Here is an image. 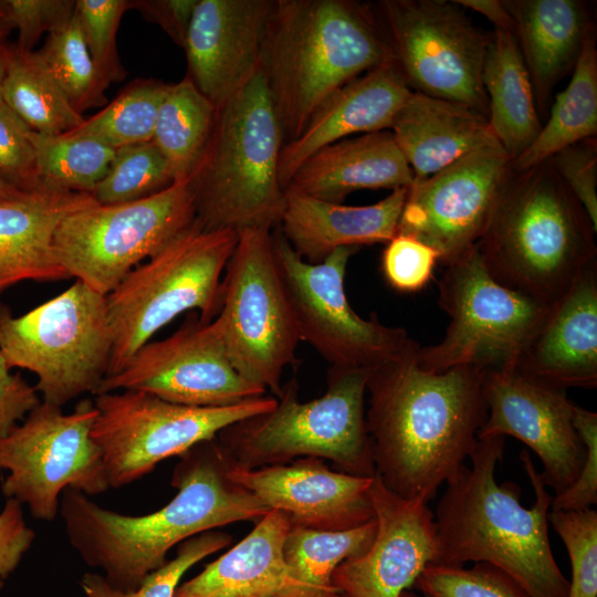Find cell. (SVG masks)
Instances as JSON below:
<instances>
[{
  "label": "cell",
  "mask_w": 597,
  "mask_h": 597,
  "mask_svg": "<svg viewBox=\"0 0 597 597\" xmlns=\"http://www.w3.org/2000/svg\"><path fill=\"white\" fill-rule=\"evenodd\" d=\"M597 135V48L593 23L584 39L567 87L552 106L535 140L512 160L513 171L545 163L557 151Z\"/></svg>",
  "instance_id": "1f68e13d"
},
{
  "label": "cell",
  "mask_w": 597,
  "mask_h": 597,
  "mask_svg": "<svg viewBox=\"0 0 597 597\" xmlns=\"http://www.w3.org/2000/svg\"><path fill=\"white\" fill-rule=\"evenodd\" d=\"M408 188L367 206H346L286 189L279 223L293 250L308 263H321L344 247L387 243L398 232Z\"/></svg>",
  "instance_id": "d4e9b609"
},
{
  "label": "cell",
  "mask_w": 597,
  "mask_h": 597,
  "mask_svg": "<svg viewBox=\"0 0 597 597\" xmlns=\"http://www.w3.org/2000/svg\"><path fill=\"white\" fill-rule=\"evenodd\" d=\"M133 8L127 0H76L85 43L101 80L108 86L125 77L116 49V33L124 12Z\"/></svg>",
  "instance_id": "7bdbcfd3"
},
{
  "label": "cell",
  "mask_w": 597,
  "mask_h": 597,
  "mask_svg": "<svg viewBox=\"0 0 597 597\" xmlns=\"http://www.w3.org/2000/svg\"><path fill=\"white\" fill-rule=\"evenodd\" d=\"M596 230L545 161L512 170L476 248L494 280L549 305L597 261Z\"/></svg>",
  "instance_id": "5b68a950"
},
{
  "label": "cell",
  "mask_w": 597,
  "mask_h": 597,
  "mask_svg": "<svg viewBox=\"0 0 597 597\" xmlns=\"http://www.w3.org/2000/svg\"><path fill=\"white\" fill-rule=\"evenodd\" d=\"M413 174L389 129L347 137L313 153L286 189L342 203L363 189L409 188Z\"/></svg>",
  "instance_id": "4316f807"
},
{
  "label": "cell",
  "mask_w": 597,
  "mask_h": 597,
  "mask_svg": "<svg viewBox=\"0 0 597 597\" xmlns=\"http://www.w3.org/2000/svg\"><path fill=\"white\" fill-rule=\"evenodd\" d=\"M399 597H419V596L410 590H405L404 593H401Z\"/></svg>",
  "instance_id": "9f6ffc18"
},
{
  "label": "cell",
  "mask_w": 597,
  "mask_h": 597,
  "mask_svg": "<svg viewBox=\"0 0 597 597\" xmlns=\"http://www.w3.org/2000/svg\"><path fill=\"white\" fill-rule=\"evenodd\" d=\"M486 420L478 439L511 436L541 459L553 511H584L597 503V413L567 398L566 389L517 363L486 369Z\"/></svg>",
  "instance_id": "ba28073f"
},
{
  "label": "cell",
  "mask_w": 597,
  "mask_h": 597,
  "mask_svg": "<svg viewBox=\"0 0 597 597\" xmlns=\"http://www.w3.org/2000/svg\"><path fill=\"white\" fill-rule=\"evenodd\" d=\"M282 127L259 73L217 107L203 155L189 178L205 230L279 227L285 203L279 165Z\"/></svg>",
  "instance_id": "8992f818"
},
{
  "label": "cell",
  "mask_w": 597,
  "mask_h": 597,
  "mask_svg": "<svg viewBox=\"0 0 597 597\" xmlns=\"http://www.w3.org/2000/svg\"><path fill=\"white\" fill-rule=\"evenodd\" d=\"M0 352V437L21 422L40 402L41 397L19 374L11 373Z\"/></svg>",
  "instance_id": "681fc988"
},
{
  "label": "cell",
  "mask_w": 597,
  "mask_h": 597,
  "mask_svg": "<svg viewBox=\"0 0 597 597\" xmlns=\"http://www.w3.org/2000/svg\"><path fill=\"white\" fill-rule=\"evenodd\" d=\"M171 474L177 494L159 510L125 515L66 489L60 512L72 547L116 589L133 591L167 562L171 547L241 521H259L270 509L229 475L231 460L217 439L181 454Z\"/></svg>",
  "instance_id": "7a4b0ae2"
},
{
  "label": "cell",
  "mask_w": 597,
  "mask_h": 597,
  "mask_svg": "<svg viewBox=\"0 0 597 597\" xmlns=\"http://www.w3.org/2000/svg\"><path fill=\"white\" fill-rule=\"evenodd\" d=\"M464 9H471L494 24V29L515 32V23L503 0H454ZM515 35V34H514Z\"/></svg>",
  "instance_id": "816d5d0a"
},
{
  "label": "cell",
  "mask_w": 597,
  "mask_h": 597,
  "mask_svg": "<svg viewBox=\"0 0 597 597\" xmlns=\"http://www.w3.org/2000/svg\"><path fill=\"white\" fill-rule=\"evenodd\" d=\"M112 350L106 295L81 281L19 316L0 303V352L11 368L36 376L34 387L46 404L62 408L95 395Z\"/></svg>",
  "instance_id": "30bf717a"
},
{
  "label": "cell",
  "mask_w": 597,
  "mask_h": 597,
  "mask_svg": "<svg viewBox=\"0 0 597 597\" xmlns=\"http://www.w3.org/2000/svg\"><path fill=\"white\" fill-rule=\"evenodd\" d=\"M238 237L233 230H205L195 219L106 295L113 331L106 376L178 315L191 310L205 321L218 315L222 274Z\"/></svg>",
  "instance_id": "9c48e42d"
},
{
  "label": "cell",
  "mask_w": 597,
  "mask_h": 597,
  "mask_svg": "<svg viewBox=\"0 0 597 597\" xmlns=\"http://www.w3.org/2000/svg\"><path fill=\"white\" fill-rule=\"evenodd\" d=\"M168 87L169 84L158 80H136L69 134L94 139L113 149L149 142Z\"/></svg>",
  "instance_id": "8d00e7d4"
},
{
  "label": "cell",
  "mask_w": 597,
  "mask_h": 597,
  "mask_svg": "<svg viewBox=\"0 0 597 597\" xmlns=\"http://www.w3.org/2000/svg\"><path fill=\"white\" fill-rule=\"evenodd\" d=\"M290 528L286 514L270 510L237 545L179 585L174 597H275L285 579L283 544Z\"/></svg>",
  "instance_id": "f546056e"
},
{
  "label": "cell",
  "mask_w": 597,
  "mask_h": 597,
  "mask_svg": "<svg viewBox=\"0 0 597 597\" xmlns=\"http://www.w3.org/2000/svg\"><path fill=\"white\" fill-rule=\"evenodd\" d=\"M214 320L234 368L276 397L301 341L275 265L272 230L239 232Z\"/></svg>",
  "instance_id": "4fadbf2b"
},
{
  "label": "cell",
  "mask_w": 597,
  "mask_h": 597,
  "mask_svg": "<svg viewBox=\"0 0 597 597\" xmlns=\"http://www.w3.org/2000/svg\"><path fill=\"white\" fill-rule=\"evenodd\" d=\"M92 438L98 446L109 488L119 489L149 474L161 461L180 457L226 427L266 412L274 396L226 407L172 404L137 390L96 395Z\"/></svg>",
  "instance_id": "5bb4252c"
},
{
  "label": "cell",
  "mask_w": 597,
  "mask_h": 597,
  "mask_svg": "<svg viewBox=\"0 0 597 597\" xmlns=\"http://www.w3.org/2000/svg\"><path fill=\"white\" fill-rule=\"evenodd\" d=\"M499 142L483 145L422 180H413L398 224L449 264L478 244L512 172Z\"/></svg>",
  "instance_id": "d6986e66"
},
{
  "label": "cell",
  "mask_w": 597,
  "mask_h": 597,
  "mask_svg": "<svg viewBox=\"0 0 597 597\" xmlns=\"http://www.w3.org/2000/svg\"><path fill=\"white\" fill-rule=\"evenodd\" d=\"M517 364L566 390L596 388L597 261L549 304Z\"/></svg>",
  "instance_id": "603a6c76"
},
{
  "label": "cell",
  "mask_w": 597,
  "mask_h": 597,
  "mask_svg": "<svg viewBox=\"0 0 597 597\" xmlns=\"http://www.w3.org/2000/svg\"><path fill=\"white\" fill-rule=\"evenodd\" d=\"M231 535L221 531H208L179 544L172 559L150 573L133 591L111 586L103 575L85 573L80 586L85 597H174L181 577L197 563L231 543Z\"/></svg>",
  "instance_id": "ab89813d"
},
{
  "label": "cell",
  "mask_w": 597,
  "mask_h": 597,
  "mask_svg": "<svg viewBox=\"0 0 597 597\" xmlns=\"http://www.w3.org/2000/svg\"><path fill=\"white\" fill-rule=\"evenodd\" d=\"M217 107L186 76L169 84L159 106L153 143L166 159L175 181L195 172L210 138Z\"/></svg>",
  "instance_id": "836d02e7"
},
{
  "label": "cell",
  "mask_w": 597,
  "mask_h": 597,
  "mask_svg": "<svg viewBox=\"0 0 597 597\" xmlns=\"http://www.w3.org/2000/svg\"><path fill=\"white\" fill-rule=\"evenodd\" d=\"M376 533V519L342 532L291 526L283 544L285 579L275 597H341L332 579L335 568L366 552Z\"/></svg>",
  "instance_id": "d6a6232c"
},
{
  "label": "cell",
  "mask_w": 597,
  "mask_h": 597,
  "mask_svg": "<svg viewBox=\"0 0 597 597\" xmlns=\"http://www.w3.org/2000/svg\"><path fill=\"white\" fill-rule=\"evenodd\" d=\"M439 255L420 240L397 233L381 255L383 274L394 290L416 293L425 289L433 276Z\"/></svg>",
  "instance_id": "ee69618b"
},
{
  "label": "cell",
  "mask_w": 597,
  "mask_h": 597,
  "mask_svg": "<svg viewBox=\"0 0 597 597\" xmlns=\"http://www.w3.org/2000/svg\"><path fill=\"white\" fill-rule=\"evenodd\" d=\"M411 92L394 59L335 91L303 132L283 145L279 165L283 189L302 163L324 146L357 134L390 129Z\"/></svg>",
  "instance_id": "cb8c5ba5"
},
{
  "label": "cell",
  "mask_w": 597,
  "mask_h": 597,
  "mask_svg": "<svg viewBox=\"0 0 597 597\" xmlns=\"http://www.w3.org/2000/svg\"><path fill=\"white\" fill-rule=\"evenodd\" d=\"M34 538L35 533L25 522L22 504L7 499L0 512V590L31 548Z\"/></svg>",
  "instance_id": "c3c4849f"
},
{
  "label": "cell",
  "mask_w": 597,
  "mask_h": 597,
  "mask_svg": "<svg viewBox=\"0 0 597 597\" xmlns=\"http://www.w3.org/2000/svg\"><path fill=\"white\" fill-rule=\"evenodd\" d=\"M31 128L0 102V177L20 191L44 188L38 176Z\"/></svg>",
  "instance_id": "f6af8a7d"
},
{
  "label": "cell",
  "mask_w": 597,
  "mask_h": 597,
  "mask_svg": "<svg viewBox=\"0 0 597 597\" xmlns=\"http://www.w3.org/2000/svg\"><path fill=\"white\" fill-rule=\"evenodd\" d=\"M145 17L157 23L169 38L184 46L198 0L132 1Z\"/></svg>",
  "instance_id": "f907efd6"
},
{
  "label": "cell",
  "mask_w": 597,
  "mask_h": 597,
  "mask_svg": "<svg viewBox=\"0 0 597 597\" xmlns=\"http://www.w3.org/2000/svg\"><path fill=\"white\" fill-rule=\"evenodd\" d=\"M419 346L412 339L370 369L366 427L375 475L400 498L429 502L457 475L478 441L488 416L485 369H422Z\"/></svg>",
  "instance_id": "6da1fadb"
},
{
  "label": "cell",
  "mask_w": 597,
  "mask_h": 597,
  "mask_svg": "<svg viewBox=\"0 0 597 597\" xmlns=\"http://www.w3.org/2000/svg\"><path fill=\"white\" fill-rule=\"evenodd\" d=\"M12 30L8 23L4 21L1 12H0V42H3L4 38L8 35V33Z\"/></svg>",
  "instance_id": "11a10c76"
},
{
  "label": "cell",
  "mask_w": 597,
  "mask_h": 597,
  "mask_svg": "<svg viewBox=\"0 0 597 597\" xmlns=\"http://www.w3.org/2000/svg\"><path fill=\"white\" fill-rule=\"evenodd\" d=\"M92 193L40 188L0 201V293L23 281L70 279L53 237L70 213L96 205Z\"/></svg>",
  "instance_id": "484cf974"
},
{
  "label": "cell",
  "mask_w": 597,
  "mask_h": 597,
  "mask_svg": "<svg viewBox=\"0 0 597 597\" xmlns=\"http://www.w3.org/2000/svg\"><path fill=\"white\" fill-rule=\"evenodd\" d=\"M546 161L563 179L597 229V142L588 138L553 155Z\"/></svg>",
  "instance_id": "7dc6e473"
},
{
  "label": "cell",
  "mask_w": 597,
  "mask_h": 597,
  "mask_svg": "<svg viewBox=\"0 0 597 597\" xmlns=\"http://www.w3.org/2000/svg\"><path fill=\"white\" fill-rule=\"evenodd\" d=\"M389 130L413 180L426 179L476 148L498 142L486 115L463 103L413 91Z\"/></svg>",
  "instance_id": "83f0119b"
},
{
  "label": "cell",
  "mask_w": 597,
  "mask_h": 597,
  "mask_svg": "<svg viewBox=\"0 0 597 597\" xmlns=\"http://www.w3.org/2000/svg\"><path fill=\"white\" fill-rule=\"evenodd\" d=\"M482 83L490 127L513 160L530 147L543 126L514 33L494 29L490 34Z\"/></svg>",
  "instance_id": "4dcf8cb0"
},
{
  "label": "cell",
  "mask_w": 597,
  "mask_h": 597,
  "mask_svg": "<svg viewBox=\"0 0 597 597\" xmlns=\"http://www.w3.org/2000/svg\"><path fill=\"white\" fill-rule=\"evenodd\" d=\"M96 408L81 400L73 411L41 402L0 437L1 483L6 499L25 504L33 517L55 520L62 493L94 496L109 489L102 452L92 438Z\"/></svg>",
  "instance_id": "9a60e30c"
},
{
  "label": "cell",
  "mask_w": 597,
  "mask_h": 597,
  "mask_svg": "<svg viewBox=\"0 0 597 597\" xmlns=\"http://www.w3.org/2000/svg\"><path fill=\"white\" fill-rule=\"evenodd\" d=\"M274 0H198L182 49L188 77L219 107L259 73Z\"/></svg>",
  "instance_id": "7402d4cb"
},
{
  "label": "cell",
  "mask_w": 597,
  "mask_h": 597,
  "mask_svg": "<svg viewBox=\"0 0 597 597\" xmlns=\"http://www.w3.org/2000/svg\"><path fill=\"white\" fill-rule=\"evenodd\" d=\"M229 475L270 510L286 514L291 526L342 532L376 519L373 478L332 470L322 459L305 457L256 469L232 463Z\"/></svg>",
  "instance_id": "44dd1931"
},
{
  "label": "cell",
  "mask_w": 597,
  "mask_h": 597,
  "mask_svg": "<svg viewBox=\"0 0 597 597\" xmlns=\"http://www.w3.org/2000/svg\"><path fill=\"white\" fill-rule=\"evenodd\" d=\"M25 191H20L0 177V201L17 197Z\"/></svg>",
  "instance_id": "db71d44e"
},
{
  "label": "cell",
  "mask_w": 597,
  "mask_h": 597,
  "mask_svg": "<svg viewBox=\"0 0 597 597\" xmlns=\"http://www.w3.org/2000/svg\"><path fill=\"white\" fill-rule=\"evenodd\" d=\"M548 523L569 556L572 578L567 597H597V512L549 511Z\"/></svg>",
  "instance_id": "b9f144b4"
},
{
  "label": "cell",
  "mask_w": 597,
  "mask_h": 597,
  "mask_svg": "<svg viewBox=\"0 0 597 597\" xmlns=\"http://www.w3.org/2000/svg\"><path fill=\"white\" fill-rule=\"evenodd\" d=\"M370 496L377 533L366 552L335 568L341 597H399L437 559L434 515L425 499L400 498L376 475Z\"/></svg>",
  "instance_id": "ffe728a7"
},
{
  "label": "cell",
  "mask_w": 597,
  "mask_h": 597,
  "mask_svg": "<svg viewBox=\"0 0 597 597\" xmlns=\"http://www.w3.org/2000/svg\"><path fill=\"white\" fill-rule=\"evenodd\" d=\"M172 182L166 159L149 140L117 148L92 195L100 205L122 203L159 192Z\"/></svg>",
  "instance_id": "f35d334b"
},
{
  "label": "cell",
  "mask_w": 597,
  "mask_h": 597,
  "mask_svg": "<svg viewBox=\"0 0 597 597\" xmlns=\"http://www.w3.org/2000/svg\"><path fill=\"white\" fill-rule=\"evenodd\" d=\"M9 48L10 45L0 42V102H2V90L7 71Z\"/></svg>",
  "instance_id": "f5cc1de1"
},
{
  "label": "cell",
  "mask_w": 597,
  "mask_h": 597,
  "mask_svg": "<svg viewBox=\"0 0 597 597\" xmlns=\"http://www.w3.org/2000/svg\"><path fill=\"white\" fill-rule=\"evenodd\" d=\"M2 101L34 132L61 135L78 127L77 113L34 51L10 45Z\"/></svg>",
  "instance_id": "e575fe53"
},
{
  "label": "cell",
  "mask_w": 597,
  "mask_h": 597,
  "mask_svg": "<svg viewBox=\"0 0 597 597\" xmlns=\"http://www.w3.org/2000/svg\"><path fill=\"white\" fill-rule=\"evenodd\" d=\"M412 587L419 597H531L507 573L485 562L471 567L430 563Z\"/></svg>",
  "instance_id": "60d3db41"
},
{
  "label": "cell",
  "mask_w": 597,
  "mask_h": 597,
  "mask_svg": "<svg viewBox=\"0 0 597 597\" xmlns=\"http://www.w3.org/2000/svg\"><path fill=\"white\" fill-rule=\"evenodd\" d=\"M408 86L488 116L482 71L490 34L454 0H384L373 6Z\"/></svg>",
  "instance_id": "e0dca14e"
},
{
  "label": "cell",
  "mask_w": 597,
  "mask_h": 597,
  "mask_svg": "<svg viewBox=\"0 0 597 597\" xmlns=\"http://www.w3.org/2000/svg\"><path fill=\"white\" fill-rule=\"evenodd\" d=\"M34 52L77 113L106 102L107 85L94 66L76 11Z\"/></svg>",
  "instance_id": "74e56055"
},
{
  "label": "cell",
  "mask_w": 597,
  "mask_h": 597,
  "mask_svg": "<svg viewBox=\"0 0 597 597\" xmlns=\"http://www.w3.org/2000/svg\"><path fill=\"white\" fill-rule=\"evenodd\" d=\"M438 303L450 318L446 335L416 353L419 366L433 373L517 363L549 306L494 280L476 245L446 265Z\"/></svg>",
  "instance_id": "7c38bea8"
},
{
  "label": "cell",
  "mask_w": 597,
  "mask_h": 597,
  "mask_svg": "<svg viewBox=\"0 0 597 597\" xmlns=\"http://www.w3.org/2000/svg\"><path fill=\"white\" fill-rule=\"evenodd\" d=\"M528 72L536 107L544 113L555 84L574 69L593 22L578 0H503Z\"/></svg>",
  "instance_id": "f1b7e54d"
},
{
  "label": "cell",
  "mask_w": 597,
  "mask_h": 597,
  "mask_svg": "<svg viewBox=\"0 0 597 597\" xmlns=\"http://www.w3.org/2000/svg\"><path fill=\"white\" fill-rule=\"evenodd\" d=\"M392 59L371 4L274 0L261 66L284 144L335 91Z\"/></svg>",
  "instance_id": "277c9868"
},
{
  "label": "cell",
  "mask_w": 597,
  "mask_h": 597,
  "mask_svg": "<svg viewBox=\"0 0 597 597\" xmlns=\"http://www.w3.org/2000/svg\"><path fill=\"white\" fill-rule=\"evenodd\" d=\"M505 437L478 439L447 483L434 515L437 559L432 564H492L514 578L531 597H567L568 579L559 569L548 536V493L527 450L520 459L535 493L532 507L521 504V488L498 483L495 470Z\"/></svg>",
  "instance_id": "3957f363"
},
{
  "label": "cell",
  "mask_w": 597,
  "mask_h": 597,
  "mask_svg": "<svg viewBox=\"0 0 597 597\" xmlns=\"http://www.w3.org/2000/svg\"><path fill=\"white\" fill-rule=\"evenodd\" d=\"M272 249L298 338L329 367L373 368L410 344L406 329L387 326L375 314L363 318L348 303L346 268L359 248H339L323 262L308 263L276 227Z\"/></svg>",
  "instance_id": "2e32d148"
},
{
  "label": "cell",
  "mask_w": 597,
  "mask_h": 597,
  "mask_svg": "<svg viewBox=\"0 0 597 597\" xmlns=\"http://www.w3.org/2000/svg\"><path fill=\"white\" fill-rule=\"evenodd\" d=\"M137 390L192 407H226L264 396L266 390L239 374L230 362L213 318L187 316L170 336L143 345L95 396Z\"/></svg>",
  "instance_id": "ac0fdd59"
},
{
  "label": "cell",
  "mask_w": 597,
  "mask_h": 597,
  "mask_svg": "<svg viewBox=\"0 0 597 597\" xmlns=\"http://www.w3.org/2000/svg\"><path fill=\"white\" fill-rule=\"evenodd\" d=\"M196 219L190 180L148 197L93 205L67 214L53 237V252L69 277L108 295L124 277Z\"/></svg>",
  "instance_id": "8fae6325"
},
{
  "label": "cell",
  "mask_w": 597,
  "mask_h": 597,
  "mask_svg": "<svg viewBox=\"0 0 597 597\" xmlns=\"http://www.w3.org/2000/svg\"><path fill=\"white\" fill-rule=\"evenodd\" d=\"M370 369L329 367L326 391L305 402L293 378L282 385L271 410L226 427L216 439L233 465L243 469L311 457L332 461L337 471L374 478L365 408Z\"/></svg>",
  "instance_id": "52a82bcc"
},
{
  "label": "cell",
  "mask_w": 597,
  "mask_h": 597,
  "mask_svg": "<svg viewBox=\"0 0 597 597\" xmlns=\"http://www.w3.org/2000/svg\"><path fill=\"white\" fill-rule=\"evenodd\" d=\"M0 12L18 30L15 46L33 51L39 38L66 24L75 12L74 0H0Z\"/></svg>",
  "instance_id": "bcb514c9"
},
{
  "label": "cell",
  "mask_w": 597,
  "mask_h": 597,
  "mask_svg": "<svg viewBox=\"0 0 597 597\" xmlns=\"http://www.w3.org/2000/svg\"><path fill=\"white\" fill-rule=\"evenodd\" d=\"M30 138L41 185L54 190L93 193L116 150L69 133L44 135L31 130Z\"/></svg>",
  "instance_id": "d590c367"
}]
</instances>
